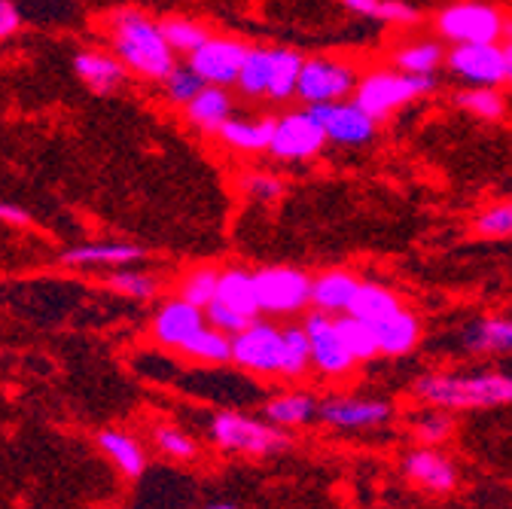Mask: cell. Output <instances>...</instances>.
Here are the masks:
<instances>
[{"label":"cell","mask_w":512,"mask_h":509,"mask_svg":"<svg viewBox=\"0 0 512 509\" xmlns=\"http://www.w3.org/2000/svg\"><path fill=\"white\" fill-rule=\"evenodd\" d=\"M107 37H110L113 55L122 61V65L150 83H162L177 68V55L168 46L162 25L141 10L110 13Z\"/></svg>","instance_id":"obj_1"},{"label":"cell","mask_w":512,"mask_h":509,"mask_svg":"<svg viewBox=\"0 0 512 509\" xmlns=\"http://www.w3.org/2000/svg\"><path fill=\"white\" fill-rule=\"evenodd\" d=\"M177 354L189 363H199V366H223V363H232V336L205 324Z\"/></svg>","instance_id":"obj_29"},{"label":"cell","mask_w":512,"mask_h":509,"mask_svg":"<svg viewBox=\"0 0 512 509\" xmlns=\"http://www.w3.org/2000/svg\"><path fill=\"white\" fill-rule=\"evenodd\" d=\"M445 71L464 86L497 89L506 83V58L500 43H464L448 49Z\"/></svg>","instance_id":"obj_12"},{"label":"cell","mask_w":512,"mask_h":509,"mask_svg":"<svg viewBox=\"0 0 512 509\" xmlns=\"http://www.w3.org/2000/svg\"><path fill=\"white\" fill-rule=\"evenodd\" d=\"M369 327L375 333L378 354L384 357H403L415 351V345L421 342V317L406 305H400L397 311H391L388 317H381V321Z\"/></svg>","instance_id":"obj_18"},{"label":"cell","mask_w":512,"mask_h":509,"mask_svg":"<svg viewBox=\"0 0 512 509\" xmlns=\"http://www.w3.org/2000/svg\"><path fill=\"white\" fill-rule=\"evenodd\" d=\"M260 314H263V308H260V293H256L253 272H244L235 266L223 269L220 284H217V296L205 308L208 324L226 336H238L253 321H260Z\"/></svg>","instance_id":"obj_5"},{"label":"cell","mask_w":512,"mask_h":509,"mask_svg":"<svg viewBox=\"0 0 512 509\" xmlns=\"http://www.w3.org/2000/svg\"><path fill=\"white\" fill-rule=\"evenodd\" d=\"M217 284H220L217 266H196L180 278L177 296L186 299L189 305H196V308H208L217 296Z\"/></svg>","instance_id":"obj_36"},{"label":"cell","mask_w":512,"mask_h":509,"mask_svg":"<svg viewBox=\"0 0 512 509\" xmlns=\"http://www.w3.org/2000/svg\"><path fill=\"white\" fill-rule=\"evenodd\" d=\"M430 92H436V77H415L388 65V68H372L360 74L351 101L360 110H366L375 122H381L400 113L403 107L421 101Z\"/></svg>","instance_id":"obj_3"},{"label":"cell","mask_w":512,"mask_h":509,"mask_svg":"<svg viewBox=\"0 0 512 509\" xmlns=\"http://www.w3.org/2000/svg\"><path fill=\"white\" fill-rule=\"evenodd\" d=\"M360 80V71L345 58H330V55H314L302 61V74L296 86V98L305 107L314 104H333L345 101L354 95V86Z\"/></svg>","instance_id":"obj_7"},{"label":"cell","mask_w":512,"mask_h":509,"mask_svg":"<svg viewBox=\"0 0 512 509\" xmlns=\"http://www.w3.org/2000/svg\"><path fill=\"white\" fill-rule=\"evenodd\" d=\"M302 55L296 49L287 46H275L272 49V80H269V98L272 101H290L296 98V86H299V74H302Z\"/></svg>","instance_id":"obj_33"},{"label":"cell","mask_w":512,"mask_h":509,"mask_svg":"<svg viewBox=\"0 0 512 509\" xmlns=\"http://www.w3.org/2000/svg\"><path fill=\"white\" fill-rule=\"evenodd\" d=\"M107 287L125 299H138V302H147L153 299L159 290H162V281L150 272H135V269H116L110 278H107Z\"/></svg>","instance_id":"obj_39"},{"label":"cell","mask_w":512,"mask_h":509,"mask_svg":"<svg viewBox=\"0 0 512 509\" xmlns=\"http://www.w3.org/2000/svg\"><path fill=\"white\" fill-rule=\"evenodd\" d=\"M445 43L439 37H406L391 49V68L415 77H436L439 68H445Z\"/></svg>","instance_id":"obj_19"},{"label":"cell","mask_w":512,"mask_h":509,"mask_svg":"<svg viewBox=\"0 0 512 509\" xmlns=\"http://www.w3.org/2000/svg\"><path fill=\"white\" fill-rule=\"evenodd\" d=\"M284 360V327L272 321H253L247 330L232 336V363L250 375L281 378Z\"/></svg>","instance_id":"obj_8"},{"label":"cell","mask_w":512,"mask_h":509,"mask_svg":"<svg viewBox=\"0 0 512 509\" xmlns=\"http://www.w3.org/2000/svg\"><path fill=\"white\" fill-rule=\"evenodd\" d=\"M305 336H308V348H311V366L320 378L327 381H345L354 375L357 360L351 357V351L342 342V333L336 327V317L324 314V311H311L308 321L302 324Z\"/></svg>","instance_id":"obj_10"},{"label":"cell","mask_w":512,"mask_h":509,"mask_svg":"<svg viewBox=\"0 0 512 509\" xmlns=\"http://www.w3.org/2000/svg\"><path fill=\"white\" fill-rule=\"evenodd\" d=\"M476 235L482 238H512V202H497L476 214Z\"/></svg>","instance_id":"obj_41"},{"label":"cell","mask_w":512,"mask_h":509,"mask_svg":"<svg viewBox=\"0 0 512 509\" xmlns=\"http://www.w3.org/2000/svg\"><path fill=\"white\" fill-rule=\"evenodd\" d=\"M314 372L311 366V348L305 327L287 324L284 327V360H281V381L293 385V381H305Z\"/></svg>","instance_id":"obj_34"},{"label":"cell","mask_w":512,"mask_h":509,"mask_svg":"<svg viewBox=\"0 0 512 509\" xmlns=\"http://www.w3.org/2000/svg\"><path fill=\"white\" fill-rule=\"evenodd\" d=\"M403 476L412 488H418L421 494L430 497H445L458 491V467L455 461L442 455L433 445H421V449H412L403 455Z\"/></svg>","instance_id":"obj_15"},{"label":"cell","mask_w":512,"mask_h":509,"mask_svg":"<svg viewBox=\"0 0 512 509\" xmlns=\"http://www.w3.org/2000/svg\"><path fill=\"white\" fill-rule=\"evenodd\" d=\"M159 25H162V34H165L168 46L174 49V55H186V58L211 37V31L202 22L186 19V16H168Z\"/></svg>","instance_id":"obj_35"},{"label":"cell","mask_w":512,"mask_h":509,"mask_svg":"<svg viewBox=\"0 0 512 509\" xmlns=\"http://www.w3.org/2000/svg\"><path fill=\"white\" fill-rule=\"evenodd\" d=\"M455 104L467 110L470 116L482 122H497L506 116V98L497 89H482V86H464V92L455 95Z\"/></svg>","instance_id":"obj_37"},{"label":"cell","mask_w":512,"mask_h":509,"mask_svg":"<svg viewBox=\"0 0 512 509\" xmlns=\"http://www.w3.org/2000/svg\"><path fill=\"white\" fill-rule=\"evenodd\" d=\"M336 327L342 333L345 348L351 351V357L357 363H369V360L378 357V342H375V333H372L369 324H363V321H357V317L345 314V317H336Z\"/></svg>","instance_id":"obj_38"},{"label":"cell","mask_w":512,"mask_h":509,"mask_svg":"<svg viewBox=\"0 0 512 509\" xmlns=\"http://www.w3.org/2000/svg\"><path fill=\"white\" fill-rule=\"evenodd\" d=\"M342 7L360 19H375L384 25L412 28L421 22V13L412 4H406V0H342Z\"/></svg>","instance_id":"obj_30"},{"label":"cell","mask_w":512,"mask_h":509,"mask_svg":"<svg viewBox=\"0 0 512 509\" xmlns=\"http://www.w3.org/2000/svg\"><path fill=\"white\" fill-rule=\"evenodd\" d=\"M208 83L196 74V71H192L189 65L186 68H174L165 80H162V89H165V98L171 101V104H177V107H186L192 98H196L202 89H205Z\"/></svg>","instance_id":"obj_40"},{"label":"cell","mask_w":512,"mask_h":509,"mask_svg":"<svg viewBox=\"0 0 512 509\" xmlns=\"http://www.w3.org/2000/svg\"><path fill=\"white\" fill-rule=\"evenodd\" d=\"M317 418L333 430H375L394 418V406L375 397H330L320 403Z\"/></svg>","instance_id":"obj_16"},{"label":"cell","mask_w":512,"mask_h":509,"mask_svg":"<svg viewBox=\"0 0 512 509\" xmlns=\"http://www.w3.org/2000/svg\"><path fill=\"white\" fill-rule=\"evenodd\" d=\"M400 305H403V299L391 287L375 284V281H360L348 314L363 324H375V321H381V317H388L391 311H397Z\"/></svg>","instance_id":"obj_28"},{"label":"cell","mask_w":512,"mask_h":509,"mask_svg":"<svg viewBox=\"0 0 512 509\" xmlns=\"http://www.w3.org/2000/svg\"><path fill=\"white\" fill-rule=\"evenodd\" d=\"M442 412H445V409L427 406V412L415 418V436H418L424 445H439V442H445L448 436H452L455 424H452V418L442 415Z\"/></svg>","instance_id":"obj_42"},{"label":"cell","mask_w":512,"mask_h":509,"mask_svg":"<svg viewBox=\"0 0 512 509\" xmlns=\"http://www.w3.org/2000/svg\"><path fill=\"white\" fill-rule=\"evenodd\" d=\"M95 445L104 452V458L125 476V479H141L147 473V452L144 445L119 427H104L95 436Z\"/></svg>","instance_id":"obj_21"},{"label":"cell","mask_w":512,"mask_h":509,"mask_svg":"<svg viewBox=\"0 0 512 509\" xmlns=\"http://www.w3.org/2000/svg\"><path fill=\"white\" fill-rule=\"evenodd\" d=\"M357 287H360V278L348 269L320 272L311 281V305H314V311H324L330 317H342V314H348Z\"/></svg>","instance_id":"obj_22"},{"label":"cell","mask_w":512,"mask_h":509,"mask_svg":"<svg viewBox=\"0 0 512 509\" xmlns=\"http://www.w3.org/2000/svg\"><path fill=\"white\" fill-rule=\"evenodd\" d=\"M208 509H238V506H232V503H211Z\"/></svg>","instance_id":"obj_47"},{"label":"cell","mask_w":512,"mask_h":509,"mask_svg":"<svg viewBox=\"0 0 512 509\" xmlns=\"http://www.w3.org/2000/svg\"><path fill=\"white\" fill-rule=\"evenodd\" d=\"M150 442L159 455H165L168 461H177V464H192L199 458V442L189 430L171 424V421H159L150 427Z\"/></svg>","instance_id":"obj_31"},{"label":"cell","mask_w":512,"mask_h":509,"mask_svg":"<svg viewBox=\"0 0 512 509\" xmlns=\"http://www.w3.org/2000/svg\"><path fill=\"white\" fill-rule=\"evenodd\" d=\"M308 110L320 122V129H324L327 141H333L339 147H366L375 138L378 122L366 110H360L354 101L314 104Z\"/></svg>","instance_id":"obj_14"},{"label":"cell","mask_w":512,"mask_h":509,"mask_svg":"<svg viewBox=\"0 0 512 509\" xmlns=\"http://www.w3.org/2000/svg\"><path fill=\"white\" fill-rule=\"evenodd\" d=\"M327 144L330 141L324 129H320V122L311 116L308 107H302L275 119V135H272L269 153L278 162H308L324 153Z\"/></svg>","instance_id":"obj_11"},{"label":"cell","mask_w":512,"mask_h":509,"mask_svg":"<svg viewBox=\"0 0 512 509\" xmlns=\"http://www.w3.org/2000/svg\"><path fill=\"white\" fill-rule=\"evenodd\" d=\"M208 442L220 452L229 455H247V458H272L290 445V436L260 418H250L241 412H214L208 421Z\"/></svg>","instance_id":"obj_4"},{"label":"cell","mask_w":512,"mask_h":509,"mask_svg":"<svg viewBox=\"0 0 512 509\" xmlns=\"http://www.w3.org/2000/svg\"><path fill=\"white\" fill-rule=\"evenodd\" d=\"M74 74L95 92V95H110L122 86L128 68L110 52L101 49H83L74 55Z\"/></svg>","instance_id":"obj_23"},{"label":"cell","mask_w":512,"mask_h":509,"mask_svg":"<svg viewBox=\"0 0 512 509\" xmlns=\"http://www.w3.org/2000/svg\"><path fill=\"white\" fill-rule=\"evenodd\" d=\"M317 409L320 403L305 394V391H287V394H278L272 397L266 406H263V415L269 424L281 427V430H290V427H305L317 418Z\"/></svg>","instance_id":"obj_26"},{"label":"cell","mask_w":512,"mask_h":509,"mask_svg":"<svg viewBox=\"0 0 512 509\" xmlns=\"http://www.w3.org/2000/svg\"><path fill=\"white\" fill-rule=\"evenodd\" d=\"M144 260V250L138 244L128 241H95V244H80L64 250L61 263L71 269H95V266H107V269H119V266H132Z\"/></svg>","instance_id":"obj_20"},{"label":"cell","mask_w":512,"mask_h":509,"mask_svg":"<svg viewBox=\"0 0 512 509\" xmlns=\"http://www.w3.org/2000/svg\"><path fill=\"white\" fill-rule=\"evenodd\" d=\"M205 324H208L205 308H196L180 296H171L156 308L150 333H153L156 345H162L168 351H180Z\"/></svg>","instance_id":"obj_17"},{"label":"cell","mask_w":512,"mask_h":509,"mask_svg":"<svg viewBox=\"0 0 512 509\" xmlns=\"http://www.w3.org/2000/svg\"><path fill=\"white\" fill-rule=\"evenodd\" d=\"M22 28V16L16 10L13 0H0V40L13 37Z\"/></svg>","instance_id":"obj_44"},{"label":"cell","mask_w":512,"mask_h":509,"mask_svg":"<svg viewBox=\"0 0 512 509\" xmlns=\"http://www.w3.org/2000/svg\"><path fill=\"white\" fill-rule=\"evenodd\" d=\"M0 223H10V226H31V214L13 202H0Z\"/></svg>","instance_id":"obj_45"},{"label":"cell","mask_w":512,"mask_h":509,"mask_svg":"<svg viewBox=\"0 0 512 509\" xmlns=\"http://www.w3.org/2000/svg\"><path fill=\"white\" fill-rule=\"evenodd\" d=\"M506 16L500 7L488 4V0H458L439 10L433 28L436 37L448 46H464V43H500L506 31Z\"/></svg>","instance_id":"obj_6"},{"label":"cell","mask_w":512,"mask_h":509,"mask_svg":"<svg viewBox=\"0 0 512 509\" xmlns=\"http://www.w3.org/2000/svg\"><path fill=\"white\" fill-rule=\"evenodd\" d=\"M500 49H503V58H506V83H512V19L506 22V31L500 37Z\"/></svg>","instance_id":"obj_46"},{"label":"cell","mask_w":512,"mask_h":509,"mask_svg":"<svg viewBox=\"0 0 512 509\" xmlns=\"http://www.w3.org/2000/svg\"><path fill=\"white\" fill-rule=\"evenodd\" d=\"M415 400L433 409H488L512 403V378L503 372H476V375H455V372H427L415 378L412 385Z\"/></svg>","instance_id":"obj_2"},{"label":"cell","mask_w":512,"mask_h":509,"mask_svg":"<svg viewBox=\"0 0 512 509\" xmlns=\"http://www.w3.org/2000/svg\"><path fill=\"white\" fill-rule=\"evenodd\" d=\"M272 135H275V116H263V119L232 116L217 138L223 141V147L235 153H269Z\"/></svg>","instance_id":"obj_25"},{"label":"cell","mask_w":512,"mask_h":509,"mask_svg":"<svg viewBox=\"0 0 512 509\" xmlns=\"http://www.w3.org/2000/svg\"><path fill=\"white\" fill-rule=\"evenodd\" d=\"M247 43L244 40H238V37H229V34H223V37H217V34H211L196 52L189 55V61L186 65L196 71L208 86H223V89H229V86H235V80H238V71H241V65H244V55H247Z\"/></svg>","instance_id":"obj_13"},{"label":"cell","mask_w":512,"mask_h":509,"mask_svg":"<svg viewBox=\"0 0 512 509\" xmlns=\"http://www.w3.org/2000/svg\"><path fill=\"white\" fill-rule=\"evenodd\" d=\"M269 80H272V49L269 46H250L244 55V65L238 71V92L244 98H263L269 95Z\"/></svg>","instance_id":"obj_32"},{"label":"cell","mask_w":512,"mask_h":509,"mask_svg":"<svg viewBox=\"0 0 512 509\" xmlns=\"http://www.w3.org/2000/svg\"><path fill=\"white\" fill-rule=\"evenodd\" d=\"M260 308L269 317H293L311 305V275L293 266H266L253 272Z\"/></svg>","instance_id":"obj_9"},{"label":"cell","mask_w":512,"mask_h":509,"mask_svg":"<svg viewBox=\"0 0 512 509\" xmlns=\"http://www.w3.org/2000/svg\"><path fill=\"white\" fill-rule=\"evenodd\" d=\"M183 116L192 129H199L205 135H220V129L232 119V98L223 86H205L183 107Z\"/></svg>","instance_id":"obj_24"},{"label":"cell","mask_w":512,"mask_h":509,"mask_svg":"<svg viewBox=\"0 0 512 509\" xmlns=\"http://www.w3.org/2000/svg\"><path fill=\"white\" fill-rule=\"evenodd\" d=\"M241 193L250 199V202H260V205H269V202H278L284 196V183L281 177L275 174H250L241 180Z\"/></svg>","instance_id":"obj_43"},{"label":"cell","mask_w":512,"mask_h":509,"mask_svg":"<svg viewBox=\"0 0 512 509\" xmlns=\"http://www.w3.org/2000/svg\"><path fill=\"white\" fill-rule=\"evenodd\" d=\"M464 348L476 354H512V317H482L464 330Z\"/></svg>","instance_id":"obj_27"}]
</instances>
